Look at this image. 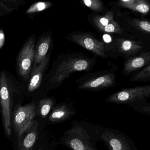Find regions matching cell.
Masks as SVG:
<instances>
[{
	"mask_svg": "<svg viewBox=\"0 0 150 150\" xmlns=\"http://www.w3.org/2000/svg\"><path fill=\"white\" fill-rule=\"evenodd\" d=\"M49 59V57H46L37 66L34 67L31 74L30 82L29 84V92H33L40 87L43 74L48 64Z\"/></svg>",
	"mask_w": 150,
	"mask_h": 150,
	"instance_id": "cell-12",
	"label": "cell"
},
{
	"mask_svg": "<svg viewBox=\"0 0 150 150\" xmlns=\"http://www.w3.org/2000/svg\"><path fill=\"white\" fill-rule=\"evenodd\" d=\"M53 106L54 102L51 99L46 98L41 100L39 103V108L41 116L44 118L47 117Z\"/></svg>",
	"mask_w": 150,
	"mask_h": 150,
	"instance_id": "cell-15",
	"label": "cell"
},
{
	"mask_svg": "<svg viewBox=\"0 0 150 150\" xmlns=\"http://www.w3.org/2000/svg\"><path fill=\"white\" fill-rule=\"evenodd\" d=\"M0 106L2 123L6 136L12 133L11 101L6 74L1 73L0 77Z\"/></svg>",
	"mask_w": 150,
	"mask_h": 150,
	"instance_id": "cell-5",
	"label": "cell"
},
{
	"mask_svg": "<svg viewBox=\"0 0 150 150\" xmlns=\"http://www.w3.org/2000/svg\"><path fill=\"white\" fill-rule=\"evenodd\" d=\"M103 38L104 42H111V38L108 35H104L103 36Z\"/></svg>",
	"mask_w": 150,
	"mask_h": 150,
	"instance_id": "cell-27",
	"label": "cell"
},
{
	"mask_svg": "<svg viewBox=\"0 0 150 150\" xmlns=\"http://www.w3.org/2000/svg\"><path fill=\"white\" fill-rule=\"evenodd\" d=\"M113 16L112 14L108 13L103 17H101L97 22V25L100 28L105 27L113 22Z\"/></svg>",
	"mask_w": 150,
	"mask_h": 150,
	"instance_id": "cell-21",
	"label": "cell"
},
{
	"mask_svg": "<svg viewBox=\"0 0 150 150\" xmlns=\"http://www.w3.org/2000/svg\"><path fill=\"white\" fill-rule=\"evenodd\" d=\"M150 53L147 52L137 57L133 58L128 60L125 65L124 71L130 73L137 70L150 63Z\"/></svg>",
	"mask_w": 150,
	"mask_h": 150,
	"instance_id": "cell-14",
	"label": "cell"
},
{
	"mask_svg": "<svg viewBox=\"0 0 150 150\" xmlns=\"http://www.w3.org/2000/svg\"><path fill=\"white\" fill-rule=\"evenodd\" d=\"M49 2H38L33 4L26 12V13L30 14L44 11L52 6Z\"/></svg>",
	"mask_w": 150,
	"mask_h": 150,
	"instance_id": "cell-16",
	"label": "cell"
},
{
	"mask_svg": "<svg viewBox=\"0 0 150 150\" xmlns=\"http://www.w3.org/2000/svg\"><path fill=\"white\" fill-rule=\"evenodd\" d=\"M139 26L142 30L146 32L150 33V23L147 21H141L138 23Z\"/></svg>",
	"mask_w": 150,
	"mask_h": 150,
	"instance_id": "cell-24",
	"label": "cell"
},
{
	"mask_svg": "<svg viewBox=\"0 0 150 150\" xmlns=\"http://www.w3.org/2000/svg\"><path fill=\"white\" fill-rule=\"evenodd\" d=\"M38 150H42V147H41V148H38Z\"/></svg>",
	"mask_w": 150,
	"mask_h": 150,
	"instance_id": "cell-28",
	"label": "cell"
},
{
	"mask_svg": "<svg viewBox=\"0 0 150 150\" xmlns=\"http://www.w3.org/2000/svg\"><path fill=\"white\" fill-rule=\"evenodd\" d=\"M115 81V76L113 74L103 75L86 81L79 87V88L84 90H95L105 88L111 86Z\"/></svg>",
	"mask_w": 150,
	"mask_h": 150,
	"instance_id": "cell-11",
	"label": "cell"
},
{
	"mask_svg": "<svg viewBox=\"0 0 150 150\" xmlns=\"http://www.w3.org/2000/svg\"><path fill=\"white\" fill-rule=\"evenodd\" d=\"M90 62L86 59L69 57L63 60L57 67L51 81L52 83H60L75 71L87 70Z\"/></svg>",
	"mask_w": 150,
	"mask_h": 150,
	"instance_id": "cell-4",
	"label": "cell"
},
{
	"mask_svg": "<svg viewBox=\"0 0 150 150\" xmlns=\"http://www.w3.org/2000/svg\"><path fill=\"white\" fill-rule=\"evenodd\" d=\"M141 102L136 104L133 108H134V110L137 112L149 115L150 114V105L147 106L146 104H142Z\"/></svg>",
	"mask_w": 150,
	"mask_h": 150,
	"instance_id": "cell-22",
	"label": "cell"
},
{
	"mask_svg": "<svg viewBox=\"0 0 150 150\" xmlns=\"http://www.w3.org/2000/svg\"><path fill=\"white\" fill-rule=\"evenodd\" d=\"M103 30L107 33H113L117 32L118 33L120 31V28L118 25L115 22L111 23L105 27L101 28Z\"/></svg>",
	"mask_w": 150,
	"mask_h": 150,
	"instance_id": "cell-23",
	"label": "cell"
},
{
	"mask_svg": "<svg viewBox=\"0 0 150 150\" xmlns=\"http://www.w3.org/2000/svg\"><path fill=\"white\" fill-rule=\"evenodd\" d=\"M76 109L69 103H62L53 108L49 116V121L51 123H58L71 119L77 114Z\"/></svg>",
	"mask_w": 150,
	"mask_h": 150,
	"instance_id": "cell-10",
	"label": "cell"
},
{
	"mask_svg": "<svg viewBox=\"0 0 150 150\" xmlns=\"http://www.w3.org/2000/svg\"><path fill=\"white\" fill-rule=\"evenodd\" d=\"M38 124L34 120L18 136L17 150H33L38 137Z\"/></svg>",
	"mask_w": 150,
	"mask_h": 150,
	"instance_id": "cell-8",
	"label": "cell"
},
{
	"mask_svg": "<svg viewBox=\"0 0 150 150\" xmlns=\"http://www.w3.org/2000/svg\"><path fill=\"white\" fill-rule=\"evenodd\" d=\"M102 126L83 121L75 120L60 137L58 144L70 150H99L96 144L101 140Z\"/></svg>",
	"mask_w": 150,
	"mask_h": 150,
	"instance_id": "cell-1",
	"label": "cell"
},
{
	"mask_svg": "<svg viewBox=\"0 0 150 150\" xmlns=\"http://www.w3.org/2000/svg\"><path fill=\"white\" fill-rule=\"evenodd\" d=\"M84 4L93 11H100L103 8L102 3L98 0H84Z\"/></svg>",
	"mask_w": 150,
	"mask_h": 150,
	"instance_id": "cell-19",
	"label": "cell"
},
{
	"mask_svg": "<svg viewBox=\"0 0 150 150\" xmlns=\"http://www.w3.org/2000/svg\"><path fill=\"white\" fill-rule=\"evenodd\" d=\"M128 8L137 11L141 13H146L149 11V6L146 3H144L143 1H136L133 5L128 7Z\"/></svg>",
	"mask_w": 150,
	"mask_h": 150,
	"instance_id": "cell-17",
	"label": "cell"
},
{
	"mask_svg": "<svg viewBox=\"0 0 150 150\" xmlns=\"http://www.w3.org/2000/svg\"><path fill=\"white\" fill-rule=\"evenodd\" d=\"M71 39L74 42L79 45L86 50L103 57H105L104 44L94 38L88 34H75L71 36Z\"/></svg>",
	"mask_w": 150,
	"mask_h": 150,
	"instance_id": "cell-9",
	"label": "cell"
},
{
	"mask_svg": "<svg viewBox=\"0 0 150 150\" xmlns=\"http://www.w3.org/2000/svg\"><path fill=\"white\" fill-rule=\"evenodd\" d=\"M50 35L45 37L38 44L35 50L34 67L37 66L45 57L50 45Z\"/></svg>",
	"mask_w": 150,
	"mask_h": 150,
	"instance_id": "cell-13",
	"label": "cell"
},
{
	"mask_svg": "<svg viewBox=\"0 0 150 150\" xmlns=\"http://www.w3.org/2000/svg\"><path fill=\"white\" fill-rule=\"evenodd\" d=\"M35 115L36 106L34 103L16 108L13 115V125L17 136L34 121Z\"/></svg>",
	"mask_w": 150,
	"mask_h": 150,
	"instance_id": "cell-6",
	"label": "cell"
},
{
	"mask_svg": "<svg viewBox=\"0 0 150 150\" xmlns=\"http://www.w3.org/2000/svg\"><path fill=\"white\" fill-rule=\"evenodd\" d=\"M135 0H129V1H120V4L123 6L128 8V7L133 5L136 2Z\"/></svg>",
	"mask_w": 150,
	"mask_h": 150,
	"instance_id": "cell-25",
	"label": "cell"
},
{
	"mask_svg": "<svg viewBox=\"0 0 150 150\" xmlns=\"http://www.w3.org/2000/svg\"><path fill=\"white\" fill-rule=\"evenodd\" d=\"M101 140L109 150H137L132 139L123 132L115 129L103 127Z\"/></svg>",
	"mask_w": 150,
	"mask_h": 150,
	"instance_id": "cell-3",
	"label": "cell"
},
{
	"mask_svg": "<svg viewBox=\"0 0 150 150\" xmlns=\"http://www.w3.org/2000/svg\"><path fill=\"white\" fill-rule=\"evenodd\" d=\"M35 50V39L28 40L20 52L18 59L19 73L21 76L27 79L29 75L32 63L34 61Z\"/></svg>",
	"mask_w": 150,
	"mask_h": 150,
	"instance_id": "cell-7",
	"label": "cell"
},
{
	"mask_svg": "<svg viewBox=\"0 0 150 150\" xmlns=\"http://www.w3.org/2000/svg\"><path fill=\"white\" fill-rule=\"evenodd\" d=\"M150 66L148 65L144 70L133 77V81H140L150 78Z\"/></svg>",
	"mask_w": 150,
	"mask_h": 150,
	"instance_id": "cell-20",
	"label": "cell"
},
{
	"mask_svg": "<svg viewBox=\"0 0 150 150\" xmlns=\"http://www.w3.org/2000/svg\"><path fill=\"white\" fill-rule=\"evenodd\" d=\"M150 95V86L127 88L111 95L106 102L117 104H126L133 107L146 100Z\"/></svg>",
	"mask_w": 150,
	"mask_h": 150,
	"instance_id": "cell-2",
	"label": "cell"
},
{
	"mask_svg": "<svg viewBox=\"0 0 150 150\" xmlns=\"http://www.w3.org/2000/svg\"><path fill=\"white\" fill-rule=\"evenodd\" d=\"M5 34L3 30H0V49H1L5 43Z\"/></svg>",
	"mask_w": 150,
	"mask_h": 150,
	"instance_id": "cell-26",
	"label": "cell"
},
{
	"mask_svg": "<svg viewBox=\"0 0 150 150\" xmlns=\"http://www.w3.org/2000/svg\"><path fill=\"white\" fill-rule=\"evenodd\" d=\"M140 48L141 47L139 45H137L133 42L129 40L123 41L120 47L121 50L125 52H129L139 50Z\"/></svg>",
	"mask_w": 150,
	"mask_h": 150,
	"instance_id": "cell-18",
	"label": "cell"
}]
</instances>
